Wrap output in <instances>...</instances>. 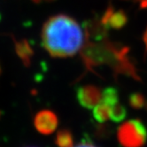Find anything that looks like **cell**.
Here are the masks:
<instances>
[{"label": "cell", "instance_id": "cell-12", "mask_svg": "<svg viewBox=\"0 0 147 147\" xmlns=\"http://www.w3.org/2000/svg\"><path fill=\"white\" fill-rule=\"evenodd\" d=\"M73 147H97V146L90 142H82V143L77 144L76 146H73Z\"/></svg>", "mask_w": 147, "mask_h": 147}, {"label": "cell", "instance_id": "cell-10", "mask_svg": "<svg viewBox=\"0 0 147 147\" xmlns=\"http://www.w3.org/2000/svg\"><path fill=\"white\" fill-rule=\"evenodd\" d=\"M126 114H127L126 108L118 102L111 107L110 119L114 122H120L126 117Z\"/></svg>", "mask_w": 147, "mask_h": 147}, {"label": "cell", "instance_id": "cell-1", "mask_svg": "<svg viewBox=\"0 0 147 147\" xmlns=\"http://www.w3.org/2000/svg\"><path fill=\"white\" fill-rule=\"evenodd\" d=\"M42 43L49 54L56 58L76 54L84 43V34L73 18L58 14L51 17L42 29Z\"/></svg>", "mask_w": 147, "mask_h": 147}, {"label": "cell", "instance_id": "cell-9", "mask_svg": "<svg viewBox=\"0 0 147 147\" xmlns=\"http://www.w3.org/2000/svg\"><path fill=\"white\" fill-rule=\"evenodd\" d=\"M56 144L58 147H73V136L68 129H60L56 136Z\"/></svg>", "mask_w": 147, "mask_h": 147}, {"label": "cell", "instance_id": "cell-5", "mask_svg": "<svg viewBox=\"0 0 147 147\" xmlns=\"http://www.w3.org/2000/svg\"><path fill=\"white\" fill-rule=\"evenodd\" d=\"M34 124L38 132L49 135L56 129L58 126V118L53 112L43 110L36 113L34 119Z\"/></svg>", "mask_w": 147, "mask_h": 147}, {"label": "cell", "instance_id": "cell-14", "mask_svg": "<svg viewBox=\"0 0 147 147\" xmlns=\"http://www.w3.org/2000/svg\"><path fill=\"white\" fill-rule=\"evenodd\" d=\"M28 147H30V146H28Z\"/></svg>", "mask_w": 147, "mask_h": 147}, {"label": "cell", "instance_id": "cell-2", "mask_svg": "<svg viewBox=\"0 0 147 147\" xmlns=\"http://www.w3.org/2000/svg\"><path fill=\"white\" fill-rule=\"evenodd\" d=\"M82 58L86 66L92 68L99 65H108L119 73H125L138 79L129 59L127 49L119 48L112 44H89L82 51Z\"/></svg>", "mask_w": 147, "mask_h": 147}, {"label": "cell", "instance_id": "cell-13", "mask_svg": "<svg viewBox=\"0 0 147 147\" xmlns=\"http://www.w3.org/2000/svg\"><path fill=\"white\" fill-rule=\"evenodd\" d=\"M0 72H1V69H0Z\"/></svg>", "mask_w": 147, "mask_h": 147}, {"label": "cell", "instance_id": "cell-7", "mask_svg": "<svg viewBox=\"0 0 147 147\" xmlns=\"http://www.w3.org/2000/svg\"><path fill=\"white\" fill-rule=\"evenodd\" d=\"M110 115H111V107L105 103L99 102L93 108V117L99 123L106 122L107 120H109Z\"/></svg>", "mask_w": 147, "mask_h": 147}, {"label": "cell", "instance_id": "cell-8", "mask_svg": "<svg viewBox=\"0 0 147 147\" xmlns=\"http://www.w3.org/2000/svg\"><path fill=\"white\" fill-rule=\"evenodd\" d=\"M100 102L105 103L110 106L111 107L114 106L115 104L119 102V97H118V91L116 89L113 87L106 88L101 93V100Z\"/></svg>", "mask_w": 147, "mask_h": 147}, {"label": "cell", "instance_id": "cell-4", "mask_svg": "<svg viewBox=\"0 0 147 147\" xmlns=\"http://www.w3.org/2000/svg\"><path fill=\"white\" fill-rule=\"evenodd\" d=\"M76 98L82 107L92 109L100 102L101 91L94 85L81 86L76 90Z\"/></svg>", "mask_w": 147, "mask_h": 147}, {"label": "cell", "instance_id": "cell-6", "mask_svg": "<svg viewBox=\"0 0 147 147\" xmlns=\"http://www.w3.org/2000/svg\"><path fill=\"white\" fill-rule=\"evenodd\" d=\"M127 23V16L121 10L117 11L112 6L105 13L102 19V25L107 28L118 29L125 26Z\"/></svg>", "mask_w": 147, "mask_h": 147}, {"label": "cell", "instance_id": "cell-11", "mask_svg": "<svg viewBox=\"0 0 147 147\" xmlns=\"http://www.w3.org/2000/svg\"><path fill=\"white\" fill-rule=\"evenodd\" d=\"M129 103L131 107H133L136 110H139L146 105V100H145V98L141 93L136 92V93L131 94L129 96Z\"/></svg>", "mask_w": 147, "mask_h": 147}, {"label": "cell", "instance_id": "cell-3", "mask_svg": "<svg viewBox=\"0 0 147 147\" xmlns=\"http://www.w3.org/2000/svg\"><path fill=\"white\" fill-rule=\"evenodd\" d=\"M146 138V128L140 120H129L118 129V140L123 147H142Z\"/></svg>", "mask_w": 147, "mask_h": 147}]
</instances>
